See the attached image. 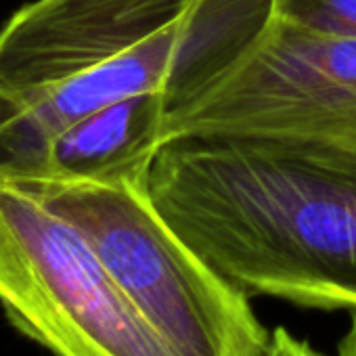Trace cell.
<instances>
[{"instance_id":"obj_1","label":"cell","mask_w":356,"mask_h":356,"mask_svg":"<svg viewBox=\"0 0 356 356\" xmlns=\"http://www.w3.org/2000/svg\"><path fill=\"white\" fill-rule=\"evenodd\" d=\"M145 189L243 291L356 312V140L174 136L155 151Z\"/></svg>"},{"instance_id":"obj_2","label":"cell","mask_w":356,"mask_h":356,"mask_svg":"<svg viewBox=\"0 0 356 356\" xmlns=\"http://www.w3.org/2000/svg\"><path fill=\"white\" fill-rule=\"evenodd\" d=\"M72 222L176 356H264L248 291L210 266L151 204L145 181L92 183L0 165Z\"/></svg>"},{"instance_id":"obj_3","label":"cell","mask_w":356,"mask_h":356,"mask_svg":"<svg viewBox=\"0 0 356 356\" xmlns=\"http://www.w3.org/2000/svg\"><path fill=\"white\" fill-rule=\"evenodd\" d=\"M0 308L53 356H176L84 235L3 168Z\"/></svg>"},{"instance_id":"obj_4","label":"cell","mask_w":356,"mask_h":356,"mask_svg":"<svg viewBox=\"0 0 356 356\" xmlns=\"http://www.w3.org/2000/svg\"><path fill=\"white\" fill-rule=\"evenodd\" d=\"M189 134L356 140V38L270 13L227 65L172 107L163 140Z\"/></svg>"},{"instance_id":"obj_5","label":"cell","mask_w":356,"mask_h":356,"mask_svg":"<svg viewBox=\"0 0 356 356\" xmlns=\"http://www.w3.org/2000/svg\"><path fill=\"white\" fill-rule=\"evenodd\" d=\"M195 0H32L0 28V138Z\"/></svg>"},{"instance_id":"obj_6","label":"cell","mask_w":356,"mask_h":356,"mask_svg":"<svg viewBox=\"0 0 356 356\" xmlns=\"http://www.w3.org/2000/svg\"><path fill=\"white\" fill-rule=\"evenodd\" d=\"M170 107L168 92L109 103L55 134L32 165L17 170L92 183L145 181Z\"/></svg>"},{"instance_id":"obj_7","label":"cell","mask_w":356,"mask_h":356,"mask_svg":"<svg viewBox=\"0 0 356 356\" xmlns=\"http://www.w3.org/2000/svg\"><path fill=\"white\" fill-rule=\"evenodd\" d=\"M270 13L306 30L356 38V0H270Z\"/></svg>"},{"instance_id":"obj_8","label":"cell","mask_w":356,"mask_h":356,"mask_svg":"<svg viewBox=\"0 0 356 356\" xmlns=\"http://www.w3.org/2000/svg\"><path fill=\"white\" fill-rule=\"evenodd\" d=\"M264 356H327V354L314 350L308 341L298 339L285 327H277L275 331H270V341Z\"/></svg>"},{"instance_id":"obj_9","label":"cell","mask_w":356,"mask_h":356,"mask_svg":"<svg viewBox=\"0 0 356 356\" xmlns=\"http://www.w3.org/2000/svg\"><path fill=\"white\" fill-rule=\"evenodd\" d=\"M337 356H356V312L350 314V325L337 346Z\"/></svg>"}]
</instances>
